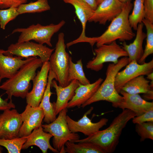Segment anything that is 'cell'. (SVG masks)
I'll list each match as a JSON object with an SVG mask.
<instances>
[{
	"instance_id": "22",
	"label": "cell",
	"mask_w": 153,
	"mask_h": 153,
	"mask_svg": "<svg viewBox=\"0 0 153 153\" xmlns=\"http://www.w3.org/2000/svg\"><path fill=\"white\" fill-rule=\"evenodd\" d=\"M56 77L54 73L50 69L48 76L47 84L42 99L39 107L43 110L44 116V121L47 124L54 121L56 118L55 108V102L52 103L50 98L51 95L53 94L51 91V87L52 80Z\"/></svg>"
},
{
	"instance_id": "34",
	"label": "cell",
	"mask_w": 153,
	"mask_h": 153,
	"mask_svg": "<svg viewBox=\"0 0 153 153\" xmlns=\"http://www.w3.org/2000/svg\"><path fill=\"white\" fill-rule=\"evenodd\" d=\"M144 18L153 24V0H144Z\"/></svg>"
},
{
	"instance_id": "13",
	"label": "cell",
	"mask_w": 153,
	"mask_h": 153,
	"mask_svg": "<svg viewBox=\"0 0 153 153\" xmlns=\"http://www.w3.org/2000/svg\"><path fill=\"white\" fill-rule=\"evenodd\" d=\"M124 3L118 0H104L99 5L88 21L105 25L122 12Z\"/></svg>"
},
{
	"instance_id": "1",
	"label": "cell",
	"mask_w": 153,
	"mask_h": 153,
	"mask_svg": "<svg viewBox=\"0 0 153 153\" xmlns=\"http://www.w3.org/2000/svg\"><path fill=\"white\" fill-rule=\"evenodd\" d=\"M136 116V113L129 109L122 110L107 128L99 130L85 138L73 142L91 143L101 148L105 153H112L118 144L122 130L128 122Z\"/></svg>"
},
{
	"instance_id": "2",
	"label": "cell",
	"mask_w": 153,
	"mask_h": 153,
	"mask_svg": "<svg viewBox=\"0 0 153 153\" xmlns=\"http://www.w3.org/2000/svg\"><path fill=\"white\" fill-rule=\"evenodd\" d=\"M43 63L37 57L24 64L10 78L0 85V89L6 91L7 98L13 96L25 98L31 86V82L36 76V71Z\"/></svg>"
},
{
	"instance_id": "12",
	"label": "cell",
	"mask_w": 153,
	"mask_h": 153,
	"mask_svg": "<svg viewBox=\"0 0 153 153\" xmlns=\"http://www.w3.org/2000/svg\"><path fill=\"white\" fill-rule=\"evenodd\" d=\"M3 111L0 114V138L12 139L18 137L22 124L20 114L14 109Z\"/></svg>"
},
{
	"instance_id": "10",
	"label": "cell",
	"mask_w": 153,
	"mask_h": 153,
	"mask_svg": "<svg viewBox=\"0 0 153 153\" xmlns=\"http://www.w3.org/2000/svg\"><path fill=\"white\" fill-rule=\"evenodd\" d=\"M123 70L116 74L115 81L116 90L120 93L124 85L129 80L138 76L147 75L153 71V59L142 64L133 60L126 66Z\"/></svg>"
},
{
	"instance_id": "20",
	"label": "cell",
	"mask_w": 153,
	"mask_h": 153,
	"mask_svg": "<svg viewBox=\"0 0 153 153\" xmlns=\"http://www.w3.org/2000/svg\"><path fill=\"white\" fill-rule=\"evenodd\" d=\"M103 81V79L100 78L92 84L83 85L80 83L75 91L74 95L68 103L67 108L80 107L93 95Z\"/></svg>"
},
{
	"instance_id": "39",
	"label": "cell",
	"mask_w": 153,
	"mask_h": 153,
	"mask_svg": "<svg viewBox=\"0 0 153 153\" xmlns=\"http://www.w3.org/2000/svg\"><path fill=\"white\" fill-rule=\"evenodd\" d=\"M146 75L147 79H148L151 80H153V72L149 73Z\"/></svg>"
},
{
	"instance_id": "15",
	"label": "cell",
	"mask_w": 153,
	"mask_h": 153,
	"mask_svg": "<svg viewBox=\"0 0 153 153\" xmlns=\"http://www.w3.org/2000/svg\"><path fill=\"white\" fill-rule=\"evenodd\" d=\"M22 124L20 128L19 137L29 136L35 129L42 125L44 115L42 109L27 105L24 110L20 114Z\"/></svg>"
},
{
	"instance_id": "27",
	"label": "cell",
	"mask_w": 153,
	"mask_h": 153,
	"mask_svg": "<svg viewBox=\"0 0 153 153\" xmlns=\"http://www.w3.org/2000/svg\"><path fill=\"white\" fill-rule=\"evenodd\" d=\"M48 0H37L33 2L21 5L17 7L20 15L26 13L41 12L50 10Z\"/></svg>"
},
{
	"instance_id": "37",
	"label": "cell",
	"mask_w": 153,
	"mask_h": 153,
	"mask_svg": "<svg viewBox=\"0 0 153 153\" xmlns=\"http://www.w3.org/2000/svg\"><path fill=\"white\" fill-rule=\"evenodd\" d=\"M88 4L94 10L97 8V5L95 0H81Z\"/></svg>"
},
{
	"instance_id": "42",
	"label": "cell",
	"mask_w": 153,
	"mask_h": 153,
	"mask_svg": "<svg viewBox=\"0 0 153 153\" xmlns=\"http://www.w3.org/2000/svg\"><path fill=\"white\" fill-rule=\"evenodd\" d=\"M2 0H0V5L2 4Z\"/></svg>"
},
{
	"instance_id": "16",
	"label": "cell",
	"mask_w": 153,
	"mask_h": 153,
	"mask_svg": "<svg viewBox=\"0 0 153 153\" xmlns=\"http://www.w3.org/2000/svg\"><path fill=\"white\" fill-rule=\"evenodd\" d=\"M93 109V108L91 107L77 121L73 120L67 115V123L69 129L71 132H80L88 136L97 132L100 128L107 125L108 120L105 118H102L96 123L91 122L87 115L91 113Z\"/></svg>"
},
{
	"instance_id": "30",
	"label": "cell",
	"mask_w": 153,
	"mask_h": 153,
	"mask_svg": "<svg viewBox=\"0 0 153 153\" xmlns=\"http://www.w3.org/2000/svg\"><path fill=\"white\" fill-rule=\"evenodd\" d=\"M27 139V137L12 139L0 138V146L6 148L8 153H20Z\"/></svg>"
},
{
	"instance_id": "23",
	"label": "cell",
	"mask_w": 153,
	"mask_h": 153,
	"mask_svg": "<svg viewBox=\"0 0 153 153\" xmlns=\"http://www.w3.org/2000/svg\"><path fill=\"white\" fill-rule=\"evenodd\" d=\"M141 22L137 26L135 38L133 41L129 44L123 42L121 46L128 55L129 62L133 60L137 62L142 57L144 52L143 47V41L146 38V34L143 31L144 26Z\"/></svg>"
},
{
	"instance_id": "31",
	"label": "cell",
	"mask_w": 153,
	"mask_h": 153,
	"mask_svg": "<svg viewBox=\"0 0 153 153\" xmlns=\"http://www.w3.org/2000/svg\"><path fill=\"white\" fill-rule=\"evenodd\" d=\"M135 131L140 137L141 142L147 139L153 140V122L136 124Z\"/></svg>"
},
{
	"instance_id": "28",
	"label": "cell",
	"mask_w": 153,
	"mask_h": 153,
	"mask_svg": "<svg viewBox=\"0 0 153 153\" xmlns=\"http://www.w3.org/2000/svg\"><path fill=\"white\" fill-rule=\"evenodd\" d=\"M146 30V43L143 54L138 63L142 64L145 63L146 58L153 53V24L144 18L142 21Z\"/></svg>"
},
{
	"instance_id": "32",
	"label": "cell",
	"mask_w": 153,
	"mask_h": 153,
	"mask_svg": "<svg viewBox=\"0 0 153 153\" xmlns=\"http://www.w3.org/2000/svg\"><path fill=\"white\" fill-rule=\"evenodd\" d=\"M20 15L17 8L11 7L5 9H0V26L5 29L7 24Z\"/></svg>"
},
{
	"instance_id": "14",
	"label": "cell",
	"mask_w": 153,
	"mask_h": 153,
	"mask_svg": "<svg viewBox=\"0 0 153 153\" xmlns=\"http://www.w3.org/2000/svg\"><path fill=\"white\" fill-rule=\"evenodd\" d=\"M65 3L70 4L75 9V13L82 26V30L81 35L76 39L67 43L68 48L72 45L81 42H87L90 45L93 41L92 37H86L85 29L86 23L92 16L94 10L87 3L81 0H63Z\"/></svg>"
},
{
	"instance_id": "29",
	"label": "cell",
	"mask_w": 153,
	"mask_h": 153,
	"mask_svg": "<svg viewBox=\"0 0 153 153\" xmlns=\"http://www.w3.org/2000/svg\"><path fill=\"white\" fill-rule=\"evenodd\" d=\"M144 0H135L132 13L129 16L130 24L136 30L138 24L144 18Z\"/></svg>"
},
{
	"instance_id": "18",
	"label": "cell",
	"mask_w": 153,
	"mask_h": 153,
	"mask_svg": "<svg viewBox=\"0 0 153 153\" xmlns=\"http://www.w3.org/2000/svg\"><path fill=\"white\" fill-rule=\"evenodd\" d=\"M53 137L52 135L44 131L42 125L35 129L27 136V139L23 145L22 149H27L31 146H36L41 150L43 153H46L48 149L54 153L59 152L50 145V141Z\"/></svg>"
},
{
	"instance_id": "11",
	"label": "cell",
	"mask_w": 153,
	"mask_h": 153,
	"mask_svg": "<svg viewBox=\"0 0 153 153\" xmlns=\"http://www.w3.org/2000/svg\"><path fill=\"white\" fill-rule=\"evenodd\" d=\"M50 69L49 61L42 64L33 80V87L26 97V103L33 107H38L42 99L47 84L48 76Z\"/></svg>"
},
{
	"instance_id": "41",
	"label": "cell",
	"mask_w": 153,
	"mask_h": 153,
	"mask_svg": "<svg viewBox=\"0 0 153 153\" xmlns=\"http://www.w3.org/2000/svg\"><path fill=\"white\" fill-rule=\"evenodd\" d=\"M118 0L122 3H125L129 1H130L131 0Z\"/></svg>"
},
{
	"instance_id": "40",
	"label": "cell",
	"mask_w": 153,
	"mask_h": 153,
	"mask_svg": "<svg viewBox=\"0 0 153 153\" xmlns=\"http://www.w3.org/2000/svg\"><path fill=\"white\" fill-rule=\"evenodd\" d=\"M103 0H95L97 5L98 6L99 5Z\"/></svg>"
},
{
	"instance_id": "24",
	"label": "cell",
	"mask_w": 153,
	"mask_h": 153,
	"mask_svg": "<svg viewBox=\"0 0 153 153\" xmlns=\"http://www.w3.org/2000/svg\"><path fill=\"white\" fill-rule=\"evenodd\" d=\"M153 80L150 82L144 77V75H141L126 82L121 90L130 94H144L153 90Z\"/></svg>"
},
{
	"instance_id": "7",
	"label": "cell",
	"mask_w": 153,
	"mask_h": 153,
	"mask_svg": "<svg viewBox=\"0 0 153 153\" xmlns=\"http://www.w3.org/2000/svg\"><path fill=\"white\" fill-rule=\"evenodd\" d=\"M64 35L60 33L58 35L54 52L49 60L50 68L55 74L59 85L62 87L67 86L68 73L70 56L66 51Z\"/></svg>"
},
{
	"instance_id": "25",
	"label": "cell",
	"mask_w": 153,
	"mask_h": 153,
	"mask_svg": "<svg viewBox=\"0 0 153 153\" xmlns=\"http://www.w3.org/2000/svg\"><path fill=\"white\" fill-rule=\"evenodd\" d=\"M65 153H105L97 146L88 143H75L68 141L66 143Z\"/></svg>"
},
{
	"instance_id": "33",
	"label": "cell",
	"mask_w": 153,
	"mask_h": 153,
	"mask_svg": "<svg viewBox=\"0 0 153 153\" xmlns=\"http://www.w3.org/2000/svg\"><path fill=\"white\" fill-rule=\"evenodd\" d=\"M132 119L133 123L135 124L146 122H153V108L139 116L134 117Z\"/></svg>"
},
{
	"instance_id": "6",
	"label": "cell",
	"mask_w": 153,
	"mask_h": 153,
	"mask_svg": "<svg viewBox=\"0 0 153 153\" xmlns=\"http://www.w3.org/2000/svg\"><path fill=\"white\" fill-rule=\"evenodd\" d=\"M65 22L62 20L57 24H51L42 26L39 24H32L26 28H17L11 33H20L17 42H21L34 40L38 43L46 44L52 47L51 39L54 34L61 29L65 24Z\"/></svg>"
},
{
	"instance_id": "8",
	"label": "cell",
	"mask_w": 153,
	"mask_h": 153,
	"mask_svg": "<svg viewBox=\"0 0 153 153\" xmlns=\"http://www.w3.org/2000/svg\"><path fill=\"white\" fill-rule=\"evenodd\" d=\"M95 57L87 63V68L96 71L101 70L103 64L107 62L116 63L121 57H128L127 52L114 41L109 44H103L94 50Z\"/></svg>"
},
{
	"instance_id": "3",
	"label": "cell",
	"mask_w": 153,
	"mask_h": 153,
	"mask_svg": "<svg viewBox=\"0 0 153 153\" xmlns=\"http://www.w3.org/2000/svg\"><path fill=\"white\" fill-rule=\"evenodd\" d=\"M129 63L128 57H125L118 60L116 64L109 63L104 80L93 95L80 107L84 108L94 102L105 101L111 103L113 107H118L123 100V97L116 90L115 78L117 73Z\"/></svg>"
},
{
	"instance_id": "35",
	"label": "cell",
	"mask_w": 153,
	"mask_h": 153,
	"mask_svg": "<svg viewBox=\"0 0 153 153\" xmlns=\"http://www.w3.org/2000/svg\"><path fill=\"white\" fill-rule=\"evenodd\" d=\"M27 2V0H2L0 8L1 9H4L11 7L17 8L21 5Z\"/></svg>"
},
{
	"instance_id": "21",
	"label": "cell",
	"mask_w": 153,
	"mask_h": 153,
	"mask_svg": "<svg viewBox=\"0 0 153 153\" xmlns=\"http://www.w3.org/2000/svg\"><path fill=\"white\" fill-rule=\"evenodd\" d=\"M80 83L77 80H72L67 86L62 87L58 85L56 81L53 80L51 87L55 89L57 95L55 102V112L57 115L63 109L67 108V104L75 94V91Z\"/></svg>"
},
{
	"instance_id": "9",
	"label": "cell",
	"mask_w": 153,
	"mask_h": 153,
	"mask_svg": "<svg viewBox=\"0 0 153 153\" xmlns=\"http://www.w3.org/2000/svg\"><path fill=\"white\" fill-rule=\"evenodd\" d=\"M42 44L27 41L12 44L4 50L3 54L10 56H15L23 58L38 56L41 59L43 64L49 61L54 51Z\"/></svg>"
},
{
	"instance_id": "26",
	"label": "cell",
	"mask_w": 153,
	"mask_h": 153,
	"mask_svg": "<svg viewBox=\"0 0 153 153\" xmlns=\"http://www.w3.org/2000/svg\"><path fill=\"white\" fill-rule=\"evenodd\" d=\"M68 79L69 83L72 80L76 79L82 84L90 83L84 72L81 59L78 60L76 63H74L73 62L71 58L70 57Z\"/></svg>"
},
{
	"instance_id": "38",
	"label": "cell",
	"mask_w": 153,
	"mask_h": 153,
	"mask_svg": "<svg viewBox=\"0 0 153 153\" xmlns=\"http://www.w3.org/2000/svg\"><path fill=\"white\" fill-rule=\"evenodd\" d=\"M143 97L148 100H152L153 99V90H151L148 92L144 94Z\"/></svg>"
},
{
	"instance_id": "4",
	"label": "cell",
	"mask_w": 153,
	"mask_h": 153,
	"mask_svg": "<svg viewBox=\"0 0 153 153\" xmlns=\"http://www.w3.org/2000/svg\"><path fill=\"white\" fill-rule=\"evenodd\" d=\"M133 7L131 0L124 3L120 14L113 19L105 31L96 37L97 47L109 44L118 39L122 42L132 39L135 35L129 21V16Z\"/></svg>"
},
{
	"instance_id": "43",
	"label": "cell",
	"mask_w": 153,
	"mask_h": 153,
	"mask_svg": "<svg viewBox=\"0 0 153 153\" xmlns=\"http://www.w3.org/2000/svg\"><path fill=\"white\" fill-rule=\"evenodd\" d=\"M1 152V148H0V153Z\"/></svg>"
},
{
	"instance_id": "36",
	"label": "cell",
	"mask_w": 153,
	"mask_h": 153,
	"mask_svg": "<svg viewBox=\"0 0 153 153\" xmlns=\"http://www.w3.org/2000/svg\"><path fill=\"white\" fill-rule=\"evenodd\" d=\"M8 100L7 98L3 99L0 96V110L4 111L15 108V105L12 102V99H10L9 102H8Z\"/></svg>"
},
{
	"instance_id": "19",
	"label": "cell",
	"mask_w": 153,
	"mask_h": 153,
	"mask_svg": "<svg viewBox=\"0 0 153 153\" xmlns=\"http://www.w3.org/2000/svg\"><path fill=\"white\" fill-rule=\"evenodd\" d=\"M120 93L123 97V100L118 107L122 110L129 109L138 116L153 108V102L146 101L139 94H130L122 90Z\"/></svg>"
},
{
	"instance_id": "17",
	"label": "cell",
	"mask_w": 153,
	"mask_h": 153,
	"mask_svg": "<svg viewBox=\"0 0 153 153\" xmlns=\"http://www.w3.org/2000/svg\"><path fill=\"white\" fill-rule=\"evenodd\" d=\"M4 50L0 49V83L3 79L11 78L24 64L34 57L23 58L4 55Z\"/></svg>"
},
{
	"instance_id": "5",
	"label": "cell",
	"mask_w": 153,
	"mask_h": 153,
	"mask_svg": "<svg viewBox=\"0 0 153 153\" xmlns=\"http://www.w3.org/2000/svg\"><path fill=\"white\" fill-rule=\"evenodd\" d=\"M67 111V108L63 109L53 122L42 124L44 131L52 135L54 148L60 153H65V144L67 141L73 142L80 138L78 134L71 132L69 129L66 120Z\"/></svg>"
}]
</instances>
